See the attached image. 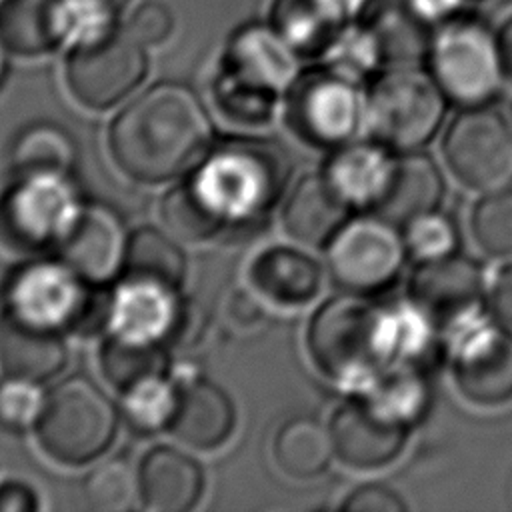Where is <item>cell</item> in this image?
Masks as SVG:
<instances>
[{"label":"cell","mask_w":512,"mask_h":512,"mask_svg":"<svg viewBox=\"0 0 512 512\" xmlns=\"http://www.w3.org/2000/svg\"><path fill=\"white\" fill-rule=\"evenodd\" d=\"M292 156L266 136L216 138L204 158L162 196L164 228L184 242L254 232L288 192Z\"/></svg>","instance_id":"cell-1"},{"label":"cell","mask_w":512,"mask_h":512,"mask_svg":"<svg viewBox=\"0 0 512 512\" xmlns=\"http://www.w3.org/2000/svg\"><path fill=\"white\" fill-rule=\"evenodd\" d=\"M216 140L200 96L182 82H158L130 98L108 126L114 164L142 184L186 176Z\"/></svg>","instance_id":"cell-2"},{"label":"cell","mask_w":512,"mask_h":512,"mask_svg":"<svg viewBox=\"0 0 512 512\" xmlns=\"http://www.w3.org/2000/svg\"><path fill=\"white\" fill-rule=\"evenodd\" d=\"M306 350L326 378L364 392L396 360L392 306L346 290L330 296L308 322Z\"/></svg>","instance_id":"cell-3"},{"label":"cell","mask_w":512,"mask_h":512,"mask_svg":"<svg viewBox=\"0 0 512 512\" xmlns=\"http://www.w3.org/2000/svg\"><path fill=\"white\" fill-rule=\"evenodd\" d=\"M110 286L86 282L60 254H34L4 278L2 312L56 332H88L106 326Z\"/></svg>","instance_id":"cell-4"},{"label":"cell","mask_w":512,"mask_h":512,"mask_svg":"<svg viewBox=\"0 0 512 512\" xmlns=\"http://www.w3.org/2000/svg\"><path fill=\"white\" fill-rule=\"evenodd\" d=\"M120 420V408L100 384L86 374H72L46 392L34 436L48 458L74 468L108 452Z\"/></svg>","instance_id":"cell-5"},{"label":"cell","mask_w":512,"mask_h":512,"mask_svg":"<svg viewBox=\"0 0 512 512\" xmlns=\"http://www.w3.org/2000/svg\"><path fill=\"white\" fill-rule=\"evenodd\" d=\"M86 202L76 174H12L0 194V242L26 254L58 252Z\"/></svg>","instance_id":"cell-6"},{"label":"cell","mask_w":512,"mask_h":512,"mask_svg":"<svg viewBox=\"0 0 512 512\" xmlns=\"http://www.w3.org/2000/svg\"><path fill=\"white\" fill-rule=\"evenodd\" d=\"M446 102V94L430 72L414 64L390 66L370 84L364 122L372 138L390 150L412 152L436 136Z\"/></svg>","instance_id":"cell-7"},{"label":"cell","mask_w":512,"mask_h":512,"mask_svg":"<svg viewBox=\"0 0 512 512\" xmlns=\"http://www.w3.org/2000/svg\"><path fill=\"white\" fill-rule=\"evenodd\" d=\"M426 60L446 98L462 108L486 106L502 92L506 74L496 34L476 18L454 16L438 24Z\"/></svg>","instance_id":"cell-8"},{"label":"cell","mask_w":512,"mask_h":512,"mask_svg":"<svg viewBox=\"0 0 512 512\" xmlns=\"http://www.w3.org/2000/svg\"><path fill=\"white\" fill-rule=\"evenodd\" d=\"M460 394L478 406L512 400V332L482 308L442 330Z\"/></svg>","instance_id":"cell-9"},{"label":"cell","mask_w":512,"mask_h":512,"mask_svg":"<svg viewBox=\"0 0 512 512\" xmlns=\"http://www.w3.org/2000/svg\"><path fill=\"white\" fill-rule=\"evenodd\" d=\"M366 114L358 82L328 66L300 72L284 94V118L304 144L334 150L350 142Z\"/></svg>","instance_id":"cell-10"},{"label":"cell","mask_w":512,"mask_h":512,"mask_svg":"<svg viewBox=\"0 0 512 512\" xmlns=\"http://www.w3.org/2000/svg\"><path fill=\"white\" fill-rule=\"evenodd\" d=\"M324 250L334 284L356 294L392 286L408 256L402 228L372 210L350 216Z\"/></svg>","instance_id":"cell-11"},{"label":"cell","mask_w":512,"mask_h":512,"mask_svg":"<svg viewBox=\"0 0 512 512\" xmlns=\"http://www.w3.org/2000/svg\"><path fill=\"white\" fill-rule=\"evenodd\" d=\"M442 152L450 172L470 190L512 186V126L486 106H468L446 128Z\"/></svg>","instance_id":"cell-12"},{"label":"cell","mask_w":512,"mask_h":512,"mask_svg":"<svg viewBox=\"0 0 512 512\" xmlns=\"http://www.w3.org/2000/svg\"><path fill=\"white\" fill-rule=\"evenodd\" d=\"M148 74L146 48L126 32L68 50L64 76L72 98L88 110H110L124 102Z\"/></svg>","instance_id":"cell-13"},{"label":"cell","mask_w":512,"mask_h":512,"mask_svg":"<svg viewBox=\"0 0 512 512\" xmlns=\"http://www.w3.org/2000/svg\"><path fill=\"white\" fill-rule=\"evenodd\" d=\"M184 300L180 290L168 284L120 276L108 288L104 330L106 334L166 346L176 334Z\"/></svg>","instance_id":"cell-14"},{"label":"cell","mask_w":512,"mask_h":512,"mask_svg":"<svg viewBox=\"0 0 512 512\" xmlns=\"http://www.w3.org/2000/svg\"><path fill=\"white\" fill-rule=\"evenodd\" d=\"M328 426L336 458L356 470H376L394 462L402 454L410 430L362 394L342 402Z\"/></svg>","instance_id":"cell-15"},{"label":"cell","mask_w":512,"mask_h":512,"mask_svg":"<svg viewBox=\"0 0 512 512\" xmlns=\"http://www.w3.org/2000/svg\"><path fill=\"white\" fill-rule=\"evenodd\" d=\"M408 298L444 330L482 308L484 268L458 252L418 262L408 280Z\"/></svg>","instance_id":"cell-16"},{"label":"cell","mask_w":512,"mask_h":512,"mask_svg":"<svg viewBox=\"0 0 512 512\" xmlns=\"http://www.w3.org/2000/svg\"><path fill=\"white\" fill-rule=\"evenodd\" d=\"M130 230L122 216L88 200L58 254L90 284L112 286L124 272Z\"/></svg>","instance_id":"cell-17"},{"label":"cell","mask_w":512,"mask_h":512,"mask_svg":"<svg viewBox=\"0 0 512 512\" xmlns=\"http://www.w3.org/2000/svg\"><path fill=\"white\" fill-rule=\"evenodd\" d=\"M178 406L170 432L194 450H218L236 430L238 414L230 394L210 378L184 370L178 376Z\"/></svg>","instance_id":"cell-18"},{"label":"cell","mask_w":512,"mask_h":512,"mask_svg":"<svg viewBox=\"0 0 512 512\" xmlns=\"http://www.w3.org/2000/svg\"><path fill=\"white\" fill-rule=\"evenodd\" d=\"M220 68L264 90L286 94L300 74V54L272 24H244L224 48Z\"/></svg>","instance_id":"cell-19"},{"label":"cell","mask_w":512,"mask_h":512,"mask_svg":"<svg viewBox=\"0 0 512 512\" xmlns=\"http://www.w3.org/2000/svg\"><path fill=\"white\" fill-rule=\"evenodd\" d=\"M140 504L152 512H188L206 488L202 464L182 448L156 444L138 462Z\"/></svg>","instance_id":"cell-20"},{"label":"cell","mask_w":512,"mask_h":512,"mask_svg":"<svg viewBox=\"0 0 512 512\" xmlns=\"http://www.w3.org/2000/svg\"><path fill=\"white\" fill-rule=\"evenodd\" d=\"M248 282L264 300L282 308H300L318 298L324 284L322 264L306 250L270 244L248 264Z\"/></svg>","instance_id":"cell-21"},{"label":"cell","mask_w":512,"mask_h":512,"mask_svg":"<svg viewBox=\"0 0 512 512\" xmlns=\"http://www.w3.org/2000/svg\"><path fill=\"white\" fill-rule=\"evenodd\" d=\"M282 208L286 234L310 248H326L354 210L324 172L304 174L286 192Z\"/></svg>","instance_id":"cell-22"},{"label":"cell","mask_w":512,"mask_h":512,"mask_svg":"<svg viewBox=\"0 0 512 512\" xmlns=\"http://www.w3.org/2000/svg\"><path fill=\"white\" fill-rule=\"evenodd\" d=\"M396 154L376 138H352L330 150L322 172L352 208L374 210L386 192Z\"/></svg>","instance_id":"cell-23"},{"label":"cell","mask_w":512,"mask_h":512,"mask_svg":"<svg viewBox=\"0 0 512 512\" xmlns=\"http://www.w3.org/2000/svg\"><path fill=\"white\" fill-rule=\"evenodd\" d=\"M70 360L62 332L26 324L0 310V368L2 374L34 382L56 378Z\"/></svg>","instance_id":"cell-24"},{"label":"cell","mask_w":512,"mask_h":512,"mask_svg":"<svg viewBox=\"0 0 512 512\" xmlns=\"http://www.w3.org/2000/svg\"><path fill=\"white\" fill-rule=\"evenodd\" d=\"M444 192L442 170L428 154L420 150L398 152L386 192L372 212L402 228L408 220L438 210Z\"/></svg>","instance_id":"cell-25"},{"label":"cell","mask_w":512,"mask_h":512,"mask_svg":"<svg viewBox=\"0 0 512 512\" xmlns=\"http://www.w3.org/2000/svg\"><path fill=\"white\" fill-rule=\"evenodd\" d=\"M12 174L60 172L76 174L80 148L74 134L52 120H36L20 128L8 152Z\"/></svg>","instance_id":"cell-26"},{"label":"cell","mask_w":512,"mask_h":512,"mask_svg":"<svg viewBox=\"0 0 512 512\" xmlns=\"http://www.w3.org/2000/svg\"><path fill=\"white\" fill-rule=\"evenodd\" d=\"M272 454L286 476L312 480L324 474L336 458L330 426L314 416H294L276 432Z\"/></svg>","instance_id":"cell-27"},{"label":"cell","mask_w":512,"mask_h":512,"mask_svg":"<svg viewBox=\"0 0 512 512\" xmlns=\"http://www.w3.org/2000/svg\"><path fill=\"white\" fill-rule=\"evenodd\" d=\"M186 274V252L170 230L154 224H142L130 230L122 276L148 278L180 290Z\"/></svg>","instance_id":"cell-28"},{"label":"cell","mask_w":512,"mask_h":512,"mask_svg":"<svg viewBox=\"0 0 512 512\" xmlns=\"http://www.w3.org/2000/svg\"><path fill=\"white\" fill-rule=\"evenodd\" d=\"M360 394L408 428L420 422L432 404L426 368L398 360L388 364Z\"/></svg>","instance_id":"cell-29"},{"label":"cell","mask_w":512,"mask_h":512,"mask_svg":"<svg viewBox=\"0 0 512 512\" xmlns=\"http://www.w3.org/2000/svg\"><path fill=\"white\" fill-rule=\"evenodd\" d=\"M270 24L300 56H322L344 24L322 0H274Z\"/></svg>","instance_id":"cell-30"},{"label":"cell","mask_w":512,"mask_h":512,"mask_svg":"<svg viewBox=\"0 0 512 512\" xmlns=\"http://www.w3.org/2000/svg\"><path fill=\"white\" fill-rule=\"evenodd\" d=\"M368 18L374 30L384 62L390 66L414 64L426 58L430 36L426 34V22H422L406 0H376Z\"/></svg>","instance_id":"cell-31"},{"label":"cell","mask_w":512,"mask_h":512,"mask_svg":"<svg viewBox=\"0 0 512 512\" xmlns=\"http://www.w3.org/2000/svg\"><path fill=\"white\" fill-rule=\"evenodd\" d=\"M98 366L104 380L124 392L146 378L170 372V358L164 344L106 334L98 350Z\"/></svg>","instance_id":"cell-32"},{"label":"cell","mask_w":512,"mask_h":512,"mask_svg":"<svg viewBox=\"0 0 512 512\" xmlns=\"http://www.w3.org/2000/svg\"><path fill=\"white\" fill-rule=\"evenodd\" d=\"M0 38L18 56H42L60 48L54 0H6L0 8Z\"/></svg>","instance_id":"cell-33"},{"label":"cell","mask_w":512,"mask_h":512,"mask_svg":"<svg viewBox=\"0 0 512 512\" xmlns=\"http://www.w3.org/2000/svg\"><path fill=\"white\" fill-rule=\"evenodd\" d=\"M120 396V416L134 434L152 436L170 430L178 406V384L170 372L146 378Z\"/></svg>","instance_id":"cell-34"},{"label":"cell","mask_w":512,"mask_h":512,"mask_svg":"<svg viewBox=\"0 0 512 512\" xmlns=\"http://www.w3.org/2000/svg\"><path fill=\"white\" fill-rule=\"evenodd\" d=\"M210 98L220 116L242 128L270 124L280 106V94L248 84L220 66L212 78Z\"/></svg>","instance_id":"cell-35"},{"label":"cell","mask_w":512,"mask_h":512,"mask_svg":"<svg viewBox=\"0 0 512 512\" xmlns=\"http://www.w3.org/2000/svg\"><path fill=\"white\" fill-rule=\"evenodd\" d=\"M118 8L108 0H54L58 46L76 50L116 34Z\"/></svg>","instance_id":"cell-36"},{"label":"cell","mask_w":512,"mask_h":512,"mask_svg":"<svg viewBox=\"0 0 512 512\" xmlns=\"http://www.w3.org/2000/svg\"><path fill=\"white\" fill-rule=\"evenodd\" d=\"M322 64L356 82L372 76L384 62L380 42L368 22H344L328 48L322 52Z\"/></svg>","instance_id":"cell-37"},{"label":"cell","mask_w":512,"mask_h":512,"mask_svg":"<svg viewBox=\"0 0 512 512\" xmlns=\"http://www.w3.org/2000/svg\"><path fill=\"white\" fill-rule=\"evenodd\" d=\"M84 500L100 512H122L134 508L138 494V468L124 456L96 464L82 484Z\"/></svg>","instance_id":"cell-38"},{"label":"cell","mask_w":512,"mask_h":512,"mask_svg":"<svg viewBox=\"0 0 512 512\" xmlns=\"http://www.w3.org/2000/svg\"><path fill=\"white\" fill-rule=\"evenodd\" d=\"M470 232L488 256H512V186L482 194L470 214Z\"/></svg>","instance_id":"cell-39"},{"label":"cell","mask_w":512,"mask_h":512,"mask_svg":"<svg viewBox=\"0 0 512 512\" xmlns=\"http://www.w3.org/2000/svg\"><path fill=\"white\" fill-rule=\"evenodd\" d=\"M44 402L46 392L40 382L4 374L0 378V430L8 434L34 432Z\"/></svg>","instance_id":"cell-40"},{"label":"cell","mask_w":512,"mask_h":512,"mask_svg":"<svg viewBox=\"0 0 512 512\" xmlns=\"http://www.w3.org/2000/svg\"><path fill=\"white\" fill-rule=\"evenodd\" d=\"M408 256L418 262L454 254L460 244L456 222L440 210L424 212L402 226Z\"/></svg>","instance_id":"cell-41"},{"label":"cell","mask_w":512,"mask_h":512,"mask_svg":"<svg viewBox=\"0 0 512 512\" xmlns=\"http://www.w3.org/2000/svg\"><path fill=\"white\" fill-rule=\"evenodd\" d=\"M172 30H174L172 10L158 0H148L134 10L124 32L144 48H150L166 42Z\"/></svg>","instance_id":"cell-42"},{"label":"cell","mask_w":512,"mask_h":512,"mask_svg":"<svg viewBox=\"0 0 512 512\" xmlns=\"http://www.w3.org/2000/svg\"><path fill=\"white\" fill-rule=\"evenodd\" d=\"M402 496L384 484H360L340 502L344 512H406Z\"/></svg>","instance_id":"cell-43"},{"label":"cell","mask_w":512,"mask_h":512,"mask_svg":"<svg viewBox=\"0 0 512 512\" xmlns=\"http://www.w3.org/2000/svg\"><path fill=\"white\" fill-rule=\"evenodd\" d=\"M38 506V494L28 482L18 478L0 482V512H34Z\"/></svg>","instance_id":"cell-44"},{"label":"cell","mask_w":512,"mask_h":512,"mask_svg":"<svg viewBox=\"0 0 512 512\" xmlns=\"http://www.w3.org/2000/svg\"><path fill=\"white\" fill-rule=\"evenodd\" d=\"M488 302L490 312L506 326H512V262L498 270L488 294Z\"/></svg>","instance_id":"cell-45"},{"label":"cell","mask_w":512,"mask_h":512,"mask_svg":"<svg viewBox=\"0 0 512 512\" xmlns=\"http://www.w3.org/2000/svg\"><path fill=\"white\" fill-rule=\"evenodd\" d=\"M262 304L258 302V298L252 292L246 290H236L232 292L230 300H228V316L234 324L246 328V326H254L256 322L262 320Z\"/></svg>","instance_id":"cell-46"},{"label":"cell","mask_w":512,"mask_h":512,"mask_svg":"<svg viewBox=\"0 0 512 512\" xmlns=\"http://www.w3.org/2000/svg\"><path fill=\"white\" fill-rule=\"evenodd\" d=\"M412 12L426 24H442L456 16L466 0H406Z\"/></svg>","instance_id":"cell-47"},{"label":"cell","mask_w":512,"mask_h":512,"mask_svg":"<svg viewBox=\"0 0 512 512\" xmlns=\"http://www.w3.org/2000/svg\"><path fill=\"white\" fill-rule=\"evenodd\" d=\"M334 16H338L342 22L356 20L362 12L370 10V6L376 0H322Z\"/></svg>","instance_id":"cell-48"},{"label":"cell","mask_w":512,"mask_h":512,"mask_svg":"<svg viewBox=\"0 0 512 512\" xmlns=\"http://www.w3.org/2000/svg\"><path fill=\"white\" fill-rule=\"evenodd\" d=\"M496 42H498L500 60H502L506 80L512 82V18H508L496 32Z\"/></svg>","instance_id":"cell-49"},{"label":"cell","mask_w":512,"mask_h":512,"mask_svg":"<svg viewBox=\"0 0 512 512\" xmlns=\"http://www.w3.org/2000/svg\"><path fill=\"white\" fill-rule=\"evenodd\" d=\"M8 48H6V44L2 42V38H0V86L4 84V80H6V74H8Z\"/></svg>","instance_id":"cell-50"},{"label":"cell","mask_w":512,"mask_h":512,"mask_svg":"<svg viewBox=\"0 0 512 512\" xmlns=\"http://www.w3.org/2000/svg\"><path fill=\"white\" fill-rule=\"evenodd\" d=\"M108 2H110V4H114L118 10H122L130 0H108Z\"/></svg>","instance_id":"cell-51"},{"label":"cell","mask_w":512,"mask_h":512,"mask_svg":"<svg viewBox=\"0 0 512 512\" xmlns=\"http://www.w3.org/2000/svg\"><path fill=\"white\" fill-rule=\"evenodd\" d=\"M4 2H6V0H0V8H2V6H4Z\"/></svg>","instance_id":"cell-52"}]
</instances>
